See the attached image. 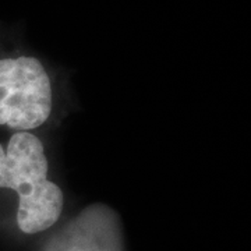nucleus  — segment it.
<instances>
[{
	"label": "nucleus",
	"instance_id": "1",
	"mask_svg": "<svg viewBox=\"0 0 251 251\" xmlns=\"http://www.w3.org/2000/svg\"><path fill=\"white\" fill-rule=\"evenodd\" d=\"M0 188L17 191V222L24 233L44 232L62 214V190L48 180L44 145L31 133L13 134L6 150L0 144Z\"/></svg>",
	"mask_w": 251,
	"mask_h": 251
},
{
	"label": "nucleus",
	"instance_id": "2",
	"mask_svg": "<svg viewBox=\"0 0 251 251\" xmlns=\"http://www.w3.org/2000/svg\"><path fill=\"white\" fill-rule=\"evenodd\" d=\"M52 110V87L34 56L0 57V126L28 131L44 125Z\"/></svg>",
	"mask_w": 251,
	"mask_h": 251
}]
</instances>
